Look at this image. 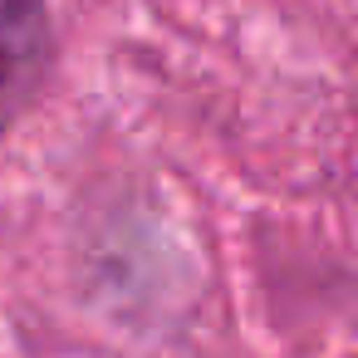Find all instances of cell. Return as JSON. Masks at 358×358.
<instances>
[{"label":"cell","instance_id":"1","mask_svg":"<svg viewBox=\"0 0 358 358\" xmlns=\"http://www.w3.org/2000/svg\"><path fill=\"white\" fill-rule=\"evenodd\" d=\"M50 50L45 0H0V128L40 89Z\"/></svg>","mask_w":358,"mask_h":358}]
</instances>
